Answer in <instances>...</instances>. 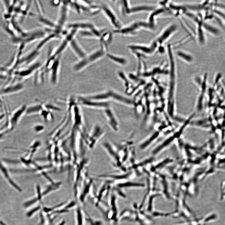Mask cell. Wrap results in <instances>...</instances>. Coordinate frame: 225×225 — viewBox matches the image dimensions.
Returning a JSON list of instances; mask_svg holds the SVG:
<instances>
[{
	"mask_svg": "<svg viewBox=\"0 0 225 225\" xmlns=\"http://www.w3.org/2000/svg\"><path fill=\"white\" fill-rule=\"evenodd\" d=\"M156 9V6L151 4H141L131 6L130 15L141 13L152 12Z\"/></svg>",
	"mask_w": 225,
	"mask_h": 225,
	"instance_id": "obj_17",
	"label": "cell"
},
{
	"mask_svg": "<svg viewBox=\"0 0 225 225\" xmlns=\"http://www.w3.org/2000/svg\"><path fill=\"white\" fill-rule=\"evenodd\" d=\"M74 97L78 105L88 108L104 110L110 106V102L92 100L85 97L84 95H77Z\"/></svg>",
	"mask_w": 225,
	"mask_h": 225,
	"instance_id": "obj_5",
	"label": "cell"
},
{
	"mask_svg": "<svg viewBox=\"0 0 225 225\" xmlns=\"http://www.w3.org/2000/svg\"><path fill=\"white\" fill-rule=\"evenodd\" d=\"M165 50V48L163 46V45H159L157 50L159 53L161 54L164 53Z\"/></svg>",
	"mask_w": 225,
	"mask_h": 225,
	"instance_id": "obj_29",
	"label": "cell"
},
{
	"mask_svg": "<svg viewBox=\"0 0 225 225\" xmlns=\"http://www.w3.org/2000/svg\"><path fill=\"white\" fill-rule=\"evenodd\" d=\"M102 148L110 158L112 167L117 171L126 172L129 171L121 163L114 144L104 142L102 144Z\"/></svg>",
	"mask_w": 225,
	"mask_h": 225,
	"instance_id": "obj_2",
	"label": "cell"
},
{
	"mask_svg": "<svg viewBox=\"0 0 225 225\" xmlns=\"http://www.w3.org/2000/svg\"><path fill=\"white\" fill-rule=\"evenodd\" d=\"M176 56L183 61L188 64L193 62L194 57L192 55L187 51L183 50H177L176 53Z\"/></svg>",
	"mask_w": 225,
	"mask_h": 225,
	"instance_id": "obj_22",
	"label": "cell"
},
{
	"mask_svg": "<svg viewBox=\"0 0 225 225\" xmlns=\"http://www.w3.org/2000/svg\"><path fill=\"white\" fill-rule=\"evenodd\" d=\"M61 56L56 58L49 70L50 79L53 85H56L58 82L61 65Z\"/></svg>",
	"mask_w": 225,
	"mask_h": 225,
	"instance_id": "obj_12",
	"label": "cell"
},
{
	"mask_svg": "<svg viewBox=\"0 0 225 225\" xmlns=\"http://www.w3.org/2000/svg\"><path fill=\"white\" fill-rule=\"evenodd\" d=\"M77 213L78 216V225H82V218L80 210H79V209H78Z\"/></svg>",
	"mask_w": 225,
	"mask_h": 225,
	"instance_id": "obj_30",
	"label": "cell"
},
{
	"mask_svg": "<svg viewBox=\"0 0 225 225\" xmlns=\"http://www.w3.org/2000/svg\"><path fill=\"white\" fill-rule=\"evenodd\" d=\"M38 199L39 200H41V194L40 191L38 187Z\"/></svg>",
	"mask_w": 225,
	"mask_h": 225,
	"instance_id": "obj_36",
	"label": "cell"
},
{
	"mask_svg": "<svg viewBox=\"0 0 225 225\" xmlns=\"http://www.w3.org/2000/svg\"><path fill=\"white\" fill-rule=\"evenodd\" d=\"M75 204V203L74 202H72L69 204L68 206L66 207V208H69L73 206Z\"/></svg>",
	"mask_w": 225,
	"mask_h": 225,
	"instance_id": "obj_35",
	"label": "cell"
},
{
	"mask_svg": "<svg viewBox=\"0 0 225 225\" xmlns=\"http://www.w3.org/2000/svg\"><path fill=\"white\" fill-rule=\"evenodd\" d=\"M108 50L102 44H101L100 47L87 54L86 56L90 65L100 61L105 56L108 52Z\"/></svg>",
	"mask_w": 225,
	"mask_h": 225,
	"instance_id": "obj_10",
	"label": "cell"
},
{
	"mask_svg": "<svg viewBox=\"0 0 225 225\" xmlns=\"http://www.w3.org/2000/svg\"><path fill=\"white\" fill-rule=\"evenodd\" d=\"M91 100L102 102H110L113 101L130 107L133 104L131 99L112 90L108 91L95 94L84 95Z\"/></svg>",
	"mask_w": 225,
	"mask_h": 225,
	"instance_id": "obj_1",
	"label": "cell"
},
{
	"mask_svg": "<svg viewBox=\"0 0 225 225\" xmlns=\"http://www.w3.org/2000/svg\"><path fill=\"white\" fill-rule=\"evenodd\" d=\"M35 1L36 2H35V3L36 4L37 9L39 13L38 14L41 15H43L44 14V10L41 3L39 2V1Z\"/></svg>",
	"mask_w": 225,
	"mask_h": 225,
	"instance_id": "obj_27",
	"label": "cell"
},
{
	"mask_svg": "<svg viewBox=\"0 0 225 225\" xmlns=\"http://www.w3.org/2000/svg\"><path fill=\"white\" fill-rule=\"evenodd\" d=\"M40 115L46 121L53 120L54 118L52 112L45 108L44 105V109L41 112Z\"/></svg>",
	"mask_w": 225,
	"mask_h": 225,
	"instance_id": "obj_26",
	"label": "cell"
},
{
	"mask_svg": "<svg viewBox=\"0 0 225 225\" xmlns=\"http://www.w3.org/2000/svg\"><path fill=\"white\" fill-rule=\"evenodd\" d=\"M37 201V199H36V198H35V199L33 200L25 203L24 204V206L26 207H28L30 206H31V205L32 204H33L36 202Z\"/></svg>",
	"mask_w": 225,
	"mask_h": 225,
	"instance_id": "obj_31",
	"label": "cell"
},
{
	"mask_svg": "<svg viewBox=\"0 0 225 225\" xmlns=\"http://www.w3.org/2000/svg\"><path fill=\"white\" fill-rule=\"evenodd\" d=\"M171 213H165L155 212L152 214L153 217L155 218H160L162 217H167L170 216Z\"/></svg>",
	"mask_w": 225,
	"mask_h": 225,
	"instance_id": "obj_28",
	"label": "cell"
},
{
	"mask_svg": "<svg viewBox=\"0 0 225 225\" xmlns=\"http://www.w3.org/2000/svg\"><path fill=\"white\" fill-rule=\"evenodd\" d=\"M100 5L101 12L114 28V30L121 29L123 26L122 24L113 9L107 4L103 3Z\"/></svg>",
	"mask_w": 225,
	"mask_h": 225,
	"instance_id": "obj_3",
	"label": "cell"
},
{
	"mask_svg": "<svg viewBox=\"0 0 225 225\" xmlns=\"http://www.w3.org/2000/svg\"><path fill=\"white\" fill-rule=\"evenodd\" d=\"M0 169L1 170L2 173L4 177L7 180L12 186L19 191H21V189L17 186L15 182L13 181V180L11 178V177L7 169H6L4 165L1 161H0Z\"/></svg>",
	"mask_w": 225,
	"mask_h": 225,
	"instance_id": "obj_24",
	"label": "cell"
},
{
	"mask_svg": "<svg viewBox=\"0 0 225 225\" xmlns=\"http://www.w3.org/2000/svg\"><path fill=\"white\" fill-rule=\"evenodd\" d=\"M24 88V86L23 84L18 83L0 91V94H7L15 93L22 90Z\"/></svg>",
	"mask_w": 225,
	"mask_h": 225,
	"instance_id": "obj_23",
	"label": "cell"
},
{
	"mask_svg": "<svg viewBox=\"0 0 225 225\" xmlns=\"http://www.w3.org/2000/svg\"><path fill=\"white\" fill-rule=\"evenodd\" d=\"M115 1L118 9L122 16H130L131 6L129 1L122 0Z\"/></svg>",
	"mask_w": 225,
	"mask_h": 225,
	"instance_id": "obj_20",
	"label": "cell"
},
{
	"mask_svg": "<svg viewBox=\"0 0 225 225\" xmlns=\"http://www.w3.org/2000/svg\"><path fill=\"white\" fill-rule=\"evenodd\" d=\"M44 109V104L39 103L33 104L27 107L25 114L28 115H40Z\"/></svg>",
	"mask_w": 225,
	"mask_h": 225,
	"instance_id": "obj_21",
	"label": "cell"
},
{
	"mask_svg": "<svg viewBox=\"0 0 225 225\" xmlns=\"http://www.w3.org/2000/svg\"><path fill=\"white\" fill-rule=\"evenodd\" d=\"M104 129L99 124H95L93 127L88 139L86 140L89 148L91 149L94 148L96 144L105 135Z\"/></svg>",
	"mask_w": 225,
	"mask_h": 225,
	"instance_id": "obj_4",
	"label": "cell"
},
{
	"mask_svg": "<svg viewBox=\"0 0 225 225\" xmlns=\"http://www.w3.org/2000/svg\"><path fill=\"white\" fill-rule=\"evenodd\" d=\"M64 224H65V221H63L61 224L60 225H64Z\"/></svg>",
	"mask_w": 225,
	"mask_h": 225,
	"instance_id": "obj_38",
	"label": "cell"
},
{
	"mask_svg": "<svg viewBox=\"0 0 225 225\" xmlns=\"http://www.w3.org/2000/svg\"><path fill=\"white\" fill-rule=\"evenodd\" d=\"M61 1H50V3L53 6L56 7L58 6L59 7L61 4Z\"/></svg>",
	"mask_w": 225,
	"mask_h": 225,
	"instance_id": "obj_32",
	"label": "cell"
},
{
	"mask_svg": "<svg viewBox=\"0 0 225 225\" xmlns=\"http://www.w3.org/2000/svg\"><path fill=\"white\" fill-rule=\"evenodd\" d=\"M127 48L132 54H138L144 56L152 54L156 50V47L153 43L148 45L139 44H132Z\"/></svg>",
	"mask_w": 225,
	"mask_h": 225,
	"instance_id": "obj_6",
	"label": "cell"
},
{
	"mask_svg": "<svg viewBox=\"0 0 225 225\" xmlns=\"http://www.w3.org/2000/svg\"><path fill=\"white\" fill-rule=\"evenodd\" d=\"M78 59L82 58L87 55V52L79 43L76 37L72 39L69 46Z\"/></svg>",
	"mask_w": 225,
	"mask_h": 225,
	"instance_id": "obj_15",
	"label": "cell"
},
{
	"mask_svg": "<svg viewBox=\"0 0 225 225\" xmlns=\"http://www.w3.org/2000/svg\"><path fill=\"white\" fill-rule=\"evenodd\" d=\"M106 56L112 62L122 67L126 66L128 63L127 58L123 56L112 54L108 52Z\"/></svg>",
	"mask_w": 225,
	"mask_h": 225,
	"instance_id": "obj_18",
	"label": "cell"
},
{
	"mask_svg": "<svg viewBox=\"0 0 225 225\" xmlns=\"http://www.w3.org/2000/svg\"><path fill=\"white\" fill-rule=\"evenodd\" d=\"M40 208V207L38 206L30 211L27 214V216H28V217L31 216L35 212H36L39 210Z\"/></svg>",
	"mask_w": 225,
	"mask_h": 225,
	"instance_id": "obj_33",
	"label": "cell"
},
{
	"mask_svg": "<svg viewBox=\"0 0 225 225\" xmlns=\"http://www.w3.org/2000/svg\"><path fill=\"white\" fill-rule=\"evenodd\" d=\"M59 7L58 13L56 22L59 27L64 29L67 24L69 10H70L68 1H61V4Z\"/></svg>",
	"mask_w": 225,
	"mask_h": 225,
	"instance_id": "obj_8",
	"label": "cell"
},
{
	"mask_svg": "<svg viewBox=\"0 0 225 225\" xmlns=\"http://www.w3.org/2000/svg\"><path fill=\"white\" fill-rule=\"evenodd\" d=\"M125 181L118 183L117 186L120 188L124 187H142L144 186L143 184Z\"/></svg>",
	"mask_w": 225,
	"mask_h": 225,
	"instance_id": "obj_25",
	"label": "cell"
},
{
	"mask_svg": "<svg viewBox=\"0 0 225 225\" xmlns=\"http://www.w3.org/2000/svg\"><path fill=\"white\" fill-rule=\"evenodd\" d=\"M141 29L138 21H135L128 25L123 26L120 29L112 31L113 34L124 36H133L137 34Z\"/></svg>",
	"mask_w": 225,
	"mask_h": 225,
	"instance_id": "obj_7",
	"label": "cell"
},
{
	"mask_svg": "<svg viewBox=\"0 0 225 225\" xmlns=\"http://www.w3.org/2000/svg\"><path fill=\"white\" fill-rule=\"evenodd\" d=\"M117 74L119 77L121 78L126 88V93L128 95L133 94L136 89L134 87L133 82L130 80L129 77L121 70L118 71Z\"/></svg>",
	"mask_w": 225,
	"mask_h": 225,
	"instance_id": "obj_16",
	"label": "cell"
},
{
	"mask_svg": "<svg viewBox=\"0 0 225 225\" xmlns=\"http://www.w3.org/2000/svg\"><path fill=\"white\" fill-rule=\"evenodd\" d=\"M68 211L66 209H63L55 212L53 213H61L64 212H67Z\"/></svg>",
	"mask_w": 225,
	"mask_h": 225,
	"instance_id": "obj_34",
	"label": "cell"
},
{
	"mask_svg": "<svg viewBox=\"0 0 225 225\" xmlns=\"http://www.w3.org/2000/svg\"><path fill=\"white\" fill-rule=\"evenodd\" d=\"M178 30L177 24L175 23L170 24L162 30L155 40L158 45H163L177 32Z\"/></svg>",
	"mask_w": 225,
	"mask_h": 225,
	"instance_id": "obj_9",
	"label": "cell"
},
{
	"mask_svg": "<svg viewBox=\"0 0 225 225\" xmlns=\"http://www.w3.org/2000/svg\"><path fill=\"white\" fill-rule=\"evenodd\" d=\"M65 27L68 30L76 29L78 31L92 30L96 27L94 24L87 21L72 22L67 24Z\"/></svg>",
	"mask_w": 225,
	"mask_h": 225,
	"instance_id": "obj_13",
	"label": "cell"
},
{
	"mask_svg": "<svg viewBox=\"0 0 225 225\" xmlns=\"http://www.w3.org/2000/svg\"><path fill=\"white\" fill-rule=\"evenodd\" d=\"M26 108L27 107L25 105H23L18 109L13 115L10 121L12 129L16 126L21 118L25 114Z\"/></svg>",
	"mask_w": 225,
	"mask_h": 225,
	"instance_id": "obj_19",
	"label": "cell"
},
{
	"mask_svg": "<svg viewBox=\"0 0 225 225\" xmlns=\"http://www.w3.org/2000/svg\"><path fill=\"white\" fill-rule=\"evenodd\" d=\"M104 110V115L110 128L115 132H118L120 125L114 110L110 106Z\"/></svg>",
	"mask_w": 225,
	"mask_h": 225,
	"instance_id": "obj_11",
	"label": "cell"
},
{
	"mask_svg": "<svg viewBox=\"0 0 225 225\" xmlns=\"http://www.w3.org/2000/svg\"><path fill=\"white\" fill-rule=\"evenodd\" d=\"M0 224H1V225H6L5 224H4L1 221H0Z\"/></svg>",
	"mask_w": 225,
	"mask_h": 225,
	"instance_id": "obj_37",
	"label": "cell"
},
{
	"mask_svg": "<svg viewBox=\"0 0 225 225\" xmlns=\"http://www.w3.org/2000/svg\"><path fill=\"white\" fill-rule=\"evenodd\" d=\"M41 63L36 62L27 66V67L21 70L16 72L15 74L22 78H27L35 73L42 67Z\"/></svg>",
	"mask_w": 225,
	"mask_h": 225,
	"instance_id": "obj_14",
	"label": "cell"
}]
</instances>
